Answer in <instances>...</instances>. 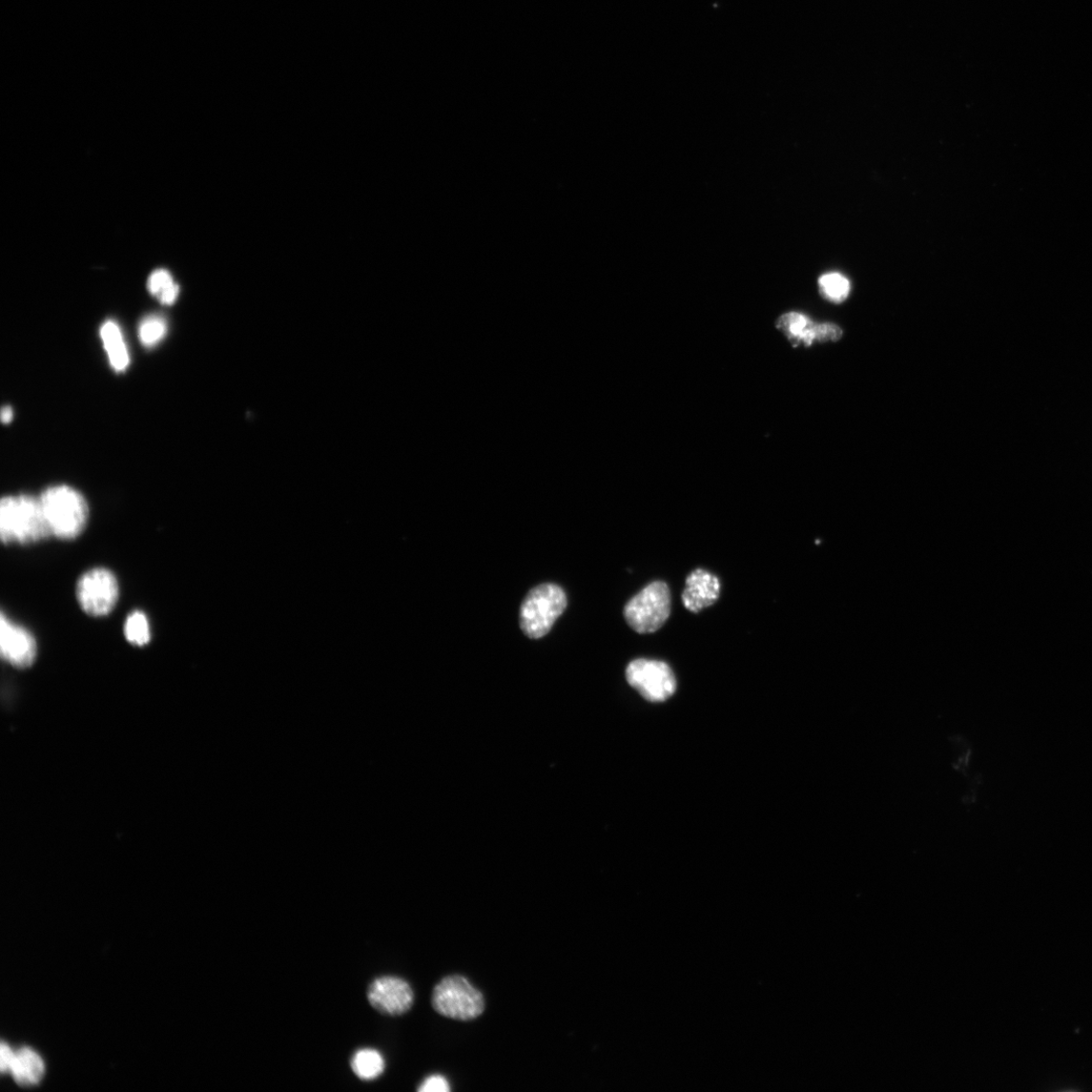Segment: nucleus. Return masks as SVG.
I'll list each match as a JSON object with an SVG mask.
<instances>
[{
    "instance_id": "obj_15",
    "label": "nucleus",
    "mask_w": 1092,
    "mask_h": 1092,
    "mask_svg": "<svg viewBox=\"0 0 1092 1092\" xmlns=\"http://www.w3.org/2000/svg\"><path fill=\"white\" fill-rule=\"evenodd\" d=\"M147 285L149 292L157 297L163 305H173L178 298L179 286L168 271H155L150 276Z\"/></svg>"
},
{
    "instance_id": "obj_18",
    "label": "nucleus",
    "mask_w": 1092,
    "mask_h": 1092,
    "mask_svg": "<svg viewBox=\"0 0 1092 1092\" xmlns=\"http://www.w3.org/2000/svg\"><path fill=\"white\" fill-rule=\"evenodd\" d=\"M168 322L160 315H150L143 319L139 327V338L146 347L157 345L168 333Z\"/></svg>"
},
{
    "instance_id": "obj_1",
    "label": "nucleus",
    "mask_w": 1092,
    "mask_h": 1092,
    "mask_svg": "<svg viewBox=\"0 0 1092 1092\" xmlns=\"http://www.w3.org/2000/svg\"><path fill=\"white\" fill-rule=\"evenodd\" d=\"M52 537L40 499L30 494L7 496L0 502V538L6 545L28 546Z\"/></svg>"
},
{
    "instance_id": "obj_17",
    "label": "nucleus",
    "mask_w": 1092,
    "mask_h": 1092,
    "mask_svg": "<svg viewBox=\"0 0 1092 1092\" xmlns=\"http://www.w3.org/2000/svg\"><path fill=\"white\" fill-rule=\"evenodd\" d=\"M818 285L823 298L834 303L846 300L851 290L849 280L837 273L823 275Z\"/></svg>"
},
{
    "instance_id": "obj_6",
    "label": "nucleus",
    "mask_w": 1092,
    "mask_h": 1092,
    "mask_svg": "<svg viewBox=\"0 0 1092 1092\" xmlns=\"http://www.w3.org/2000/svg\"><path fill=\"white\" fill-rule=\"evenodd\" d=\"M120 597L117 576L105 568H95L80 576L76 585V599L88 615L102 617L116 607Z\"/></svg>"
},
{
    "instance_id": "obj_12",
    "label": "nucleus",
    "mask_w": 1092,
    "mask_h": 1092,
    "mask_svg": "<svg viewBox=\"0 0 1092 1092\" xmlns=\"http://www.w3.org/2000/svg\"><path fill=\"white\" fill-rule=\"evenodd\" d=\"M100 337L111 365L117 372H123L129 365L130 356L120 326L114 321H107L100 328Z\"/></svg>"
},
{
    "instance_id": "obj_20",
    "label": "nucleus",
    "mask_w": 1092,
    "mask_h": 1092,
    "mask_svg": "<svg viewBox=\"0 0 1092 1092\" xmlns=\"http://www.w3.org/2000/svg\"><path fill=\"white\" fill-rule=\"evenodd\" d=\"M14 1056L15 1054L13 1053L11 1048L6 1045V1043H3L2 1050H0V1058H2V1060H0V1068H2L4 1074L11 1071Z\"/></svg>"
},
{
    "instance_id": "obj_10",
    "label": "nucleus",
    "mask_w": 1092,
    "mask_h": 1092,
    "mask_svg": "<svg viewBox=\"0 0 1092 1092\" xmlns=\"http://www.w3.org/2000/svg\"><path fill=\"white\" fill-rule=\"evenodd\" d=\"M778 327L795 345L811 346L814 342L838 341L842 336L836 324H815L800 313H787L778 320Z\"/></svg>"
},
{
    "instance_id": "obj_21",
    "label": "nucleus",
    "mask_w": 1092,
    "mask_h": 1092,
    "mask_svg": "<svg viewBox=\"0 0 1092 1092\" xmlns=\"http://www.w3.org/2000/svg\"><path fill=\"white\" fill-rule=\"evenodd\" d=\"M13 410L10 406H5L2 409V421L3 423H10L13 419Z\"/></svg>"
},
{
    "instance_id": "obj_13",
    "label": "nucleus",
    "mask_w": 1092,
    "mask_h": 1092,
    "mask_svg": "<svg viewBox=\"0 0 1092 1092\" xmlns=\"http://www.w3.org/2000/svg\"><path fill=\"white\" fill-rule=\"evenodd\" d=\"M44 1070L42 1059L34 1051L23 1049L15 1054L11 1073L18 1084L32 1086L42 1079Z\"/></svg>"
},
{
    "instance_id": "obj_7",
    "label": "nucleus",
    "mask_w": 1092,
    "mask_h": 1092,
    "mask_svg": "<svg viewBox=\"0 0 1092 1092\" xmlns=\"http://www.w3.org/2000/svg\"><path fill=\"white\" fill-rule=\"evenodd\" d=\"M628 684L648 702L663 703L674 695L677 689L676 677L664 662L638 658L626 669Z\"/></svg>"
},
{
    "instance_id": "obj_9",
    "label": "nucleus",
    "mask_w": 1092,
    "mask_h": 1092,
    "mask_svg": "<svg viewBox=\"0 0 1092 1092\" xmlns=\"http://www.w3.org/2000/svg\"><path fill=\"white\" fill-rule=\"evenodd\" d=\"M0 653L5 661L17 669L31 667L38 653L34 635L13 623L5 613L0 618Z\"/></svg>"
},
{
    "instance_id": "obj_2",
    "label": "nucleus",
    "mask_w": 1092,
    "mask_h": 1092,
    "mask_svg": "<svg viewBox=\"0 0 1092 1092\" xmlns=\"http://www.w3.org/2000/svg\"><path fill=\"white\" fill-rule=\"evenodd\" d=\"M39 499L52 537L72 541L84 532L89 522L90 508L78 491L66 485L54 486L40 493Z\"/></svg>"
},
{
    "instance_id": "obj_14",
    "label": "nucleus",
    "mask_w": 1092,
    "mask_h": 1092,
    "mask_svg": "<svg viewBox=\"0 0 1092 1092\" xmlns=\"http://www.w3.org/2000/svg\"><path fill=\"white\" fill-rule=\"evenodd\" d=\"M355 1075L364 1081L379 1079L385 1071L386 1063L382 1053L372 1048H363L354 1054L350 1061Z\"/></svg>"
},
{
    "instance_id": "obj_8",
    "label": "nucleus",
    "mask_w": 1092,
    "mask_h": 1092,
    "mask_svg": "<svg viewBox=\"0 0 1092 1092\" xmlns=\"http://www.w3.org/2000/svg\"><path fill=\"white\" fill-rule=\"evenodd\" d=\"M367 999L383 1015L397 1017L410 1011L414 1004V992L411 985L397 976H381L369 984Z\"/></svg>"
},
{
    "instance_id": "obj_19",
    "label": "nucleus",
    "mask_w": 1092,
    "mask_h": 1092,
    "mask_svg": "<svg viewBox=\"0 0 1092 1092\" xmlns=\"http://www.w3.org/2000/svg\"><path fill=\"white\" fill-rule=\"evenodd\" d=\"M420 1092H448L450 1086L445 1078L442 1076H431L427 1078L419 1086Z\"/></svg>"
},
{
    "instance_id": "obj_5",
    "label": "nucleus",
    "mask_w": 1092,
    "mask_h": 1092,
    "mask_svg": "<svg viewBox=\"0 0 1092 1092\" xmlns=\"http://www.w3.org/2000/svg\"><path fill=\"white\" fill-rule=\"evenodd\" d=\"M671 604L668 585L662 581L653 582L626 604V621L637 633H653L667 623L671 614Z\"/></svg>"
},
{
    "instance_id": "obj_16",
    "label": "nucleus",
    "mask_w": 1092,
    "mask_h": 1092,
    "mask_svg": "<svg viewBox=\"0 0 1092 1092\" xmlns=\"http://www.w3.org/2000/svg\"><path fill=\"white\" fill-rule=\"evenodd\" d=\"M123 634L133 646L144 647L151 640V630L148 617L142 611H134L127 617Z\"/></svg>"
},
{
    "instance_id": "obj_3",
    "label": "nucleus",
    "mask_w": 1092,
    "mask_h": 1092,
    "mask_svg": "<svg viewBox=\"0 0 1092 1092\" xmlns=\"http://www.w3.org/2000/svg\"><path fill=\"white\" fill-rule=\"evenodd\" d=\"M432 1006L442 1017L467 1022L485 1012L483 994L462 975L444 977L434 989Z\"/></svg>"
},
{
    "instance_id": "obj_4",
    "label": "nucleus",
    "mask_w": 1092,
    "mask_h": 1092,
    "mask_svg": "<svg viewBox=\"0 0 1092 1092\" xmlns=\"http://www.w3.org/2000/svg\"><path fill=\"white\" fill-rule=\"evenodd\" d=\"M568 605L565 591L558 585L543 584L532 589L520 608V626L532 640L546 635Z\"/></svg>"
},
{
    "instance_id": "obj_11",
    "label": "nucleus",
    "mask_w": 1092,
    "mask_h": 1092,
    "mask_svg": "<svg viewBox=\"0 0 1092 1092\" xmlns=\"http://www.w3.org/2000/svg\"><path fill=\"white\" fill-rule=\"evenodd\" d=\"M720 582L717 576L706 570L697 569L686 579L682 601L686 609L698 613L719 599Z\"/></svg>"
}]
</instances>
